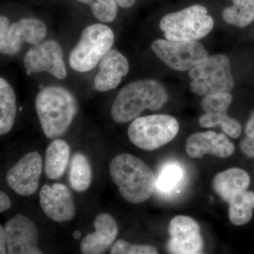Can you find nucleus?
I'll return each instance as SVG.
<instances>
[{
	"mask_svg": "<svg viewBox=\"0 0 254 254\" xmlns=\"http://www.w3.org/2000/svg\"><path fill=\"white\" fill-rule=\"evenodd\" d=\"M192 80L190 90L205 96L218 92H230L234 88L230 60L224 55L209 56L208 59L189 71Z\"/></svg>",
	"mask_w": 254,
	"mask_h": 254,
	"instance_id": "obj_7",
	"label": "nucleus"
},
{
	"mask_svg": "<svg viewBox=\"0 0 254 254\" xmlns=\"http://www.w3.org/2000/svg\"><path fill=\"white\" fill-rule=\"evenodd\" d=\"M23 64L28 73L46 71L60 80L64 79L67 74L63 50L54 40H47L30 48Z\"/></svg>",
	"mask_w": 254,
	"mask_h": 254,
	"instance_id": "obj_9",
	"label": "nucleus"
},
{
	"mask_svg": "<svg viewBox=\"0 0 254 254\" xmlns=\"http://www.w3.org/2000/svg\"><path fill=\"white\" fill-rule=\"evenodd\" d=\"M73 237H74L75 239H76V240H78V239H79L80 237H81V235L79 232L77 231L75 232L74 233H73Z\"/></svg>",
	"mask_w": 254,
	"mask_h": 254,
	"instance_id": "obj_35",
	"label": "nucleus"
},
{
	"mask_svg": "<svg viewBox=\"0 0 254 254\" xmlns=\"http://www.w3.org/2000/svg\"><path fill=\"white\" fill-rule=\"evenodd\" d=\"M115 43L113 30L103 23L87 26L68 57L69 66L78 72L91 71L111 50Z\"/></svg>",
	"mask_w": 254,
	"mask_h": 254,
	"instance_id": "obj_5",
	"label": "nucleus"
},
{
	"mask_svg": "<svg viewBox=\"0 0 254 254\" xmlns=\"http://www.w3.org/2000/svg\"><path fill=\"white\" fill-rule=\"evenodd\" d=\"M168 100V92L156 80L131 82L115 98L111 108L112 118L115 123H127L138 118L143 110H160Z\"/></svg>",
	"mask_w": 254,
	"mask_h": 254,
	"instance_id": "obj_1",
	"label": "nucleus"
},
{
	"mask_svg": "<svg viewBox=\"0 0 254 254\" xmlns=\"http://www.w3.org/2000/svg\"><path fill=\"white\" fill-rule=\"evenodd\" d=\"M229 203V218L235 225L248 223L253 216L254 193L245 190L235 195Z\"/></svg>",
	"mask_w": 254,
	"mask_h": 254,
	"instance_id": "obj_21",
	"label": "nucleus"
},
{
	"mask_svg": "<svg viewBox=\"0 0 254 254\" xmlns=\"http://www.w3.org/2000/svg\"><path fill=\"white\" fill-rule=\"evenodd\" d=\"M186 152L190 158H203L205 154L227 158L235 152V145L224 133L208 131L190 135L186 143Z\"/></svg>",
	"mask_w": 254,
	"mask_h": 254,
	"instance_id": "obj_15",
	"label": "nucleus"
},
{
	"mask_svg": "<svg viewBox=\"0 0 254 254\" xmlns=\"http://www.w3.org/2000/svg\"><path fill=\"white\" fill-rule=\"evenodd\" d=\"M7 253V242H6V234L4 228L0 226V254H5Z\"/></svg>",
	"mask_w": 254,
	"mask_h": 254,
	"instance_id": "obj_32",
	"label": "nucleus"
},
{
	"mask_svg": "<svg viewBox=\"0 0 254 254\" xmlns=\"http://www.w3.org/2000/svg\"><path fill=\"white\" fill-rule=\"evenodd\" d=\"M233 4L222 11V18L228 24L245 28L254 21V0H232Z\"/></svg>",
	"mask_w": 254,
	"mask_h": 254,
	"instance_id": "obj_23",
	"label": "nucleus"
},
{
	"mask_svg": "<svg viewBox=\"0 0 254 254\" xmlns=\"http://www.w3.org/2000/svg\"><path fill=\"white\" fill-rule=\"evenodd\" d=\"M214 27L213 17L203 5L193 4L164 16L160 28L165 38L173 41H196L204 38Z\"/></svg>",
	"mask_w": 254,
	"mask_h": 254,
	"instance_id": "obj_4",
	"label": "nucleus"
},
{
	"mask_svg": "<svg viewBox=\"0 0 254 254\" xmlns=\"http://www.w3.org/2000/svg\"><path fill=\"white\" fill-rule=\"evenodd\" d=\"M109 169L112 180L127 201L141 203L154 193V173L141 159L127 153L117 155L110 163Z\"/></svg>",
	"mask_w": 254,
	"mask_h": 254,
	"instance_id": "obj_2",
	"label": "nucleus"
},
{
	"mask_svg": "<svg viewBox=\"0 0 254 254\" xmlns=\"http://www.w3.org/2000/svg\"><path fill=\"white\" fill-rule=\"evenodd\" d=\"M95 231L87 235L81 242V252L84 254L105 253L116 240L118 224L112 215L100 213L94 220Z\"/></svg>",
	"mask_w": 254,
	"mask_h": 254,
	"instance_id": "obj_17",
	"label": "nucleus"
},
{
	"mask_svg": "<svg viewBox=\"0 0 254 254\" xmlns=\"http://www.w3.org/2000/svg\"><path fill=\"white\" fill-rule=\"evenodd\" d=\"M232 102L230 92H218L205 95L200 105L206 113H227Z\"/></svg>",
	"mask_w": 254,
	"mask_h": 254,
	"instance_id": "obj_26",
	"label": "nucleus"
},
{
	"mask_svg": "<svg viewBox=\"0 0 254 254\" xmlns=\"http://www.w3.org/2000/svg\"><path fill=\"white\" fill-rule=\"evenodd\" d=\"M92 168L86 155L76 153L71 160L69 170V182L71 188L77 192L85 191L91 186Z\"/></svg>",
	"mask_w": 254,
	"mask_h": 254,
	"instance_id": "obj_22",
	"label": "nucleus"
},
{
	"mask_svg": "<svg viewBox=\"0 0 254 254\" xmlns=\"http://www.w3.org/2000/svg\"><path fill=\"white\" fill-rule=\"evenodd\" d=\"M155 55L175 71H190L208 59L204 47L196 41H173L158 39L152 43Z\"/></svg>",
	"mask_w": 254,
	"mask_h": 254,
	"instance_id": "obj_8",
	"label": "nucleus"
},
{
	"mask_svg": "<svg viewBox=\"0 0 254 254\" xmlns=\"http://www.w3.org/2000/svg\"><path fill=\"white\" fill-rule=\"evenodd\" d=\"M168 251L173 254H202L203 241L198 222L190 217L178 215L172 219Z\"/></svg>",
	"mask_w": 254,
	"mask_h": 254,
	"instance_id": "obj_10",
	"label": "nucleus"
},
{
	"mask_svg": "<svg viewBox=\"0 0 254 254\" xmlns=\"http://www.w3.org/2000/svg\"><path fill=\"white\" fill-rule=\"evenodd\" d=\"M250 185L249 174L242 169L233 168L215 175L213 190L219 196L228 203L235 195L247 190Z\"/></svg>",
	"mask_w": 254,
	"mask_h": 254,
	"instance_id": "obj_18",
	"label": "nucleus"
},
{
	"mask_svg": "<svg viewBox=\"0 0 254 254\" xmlns=\"http://www.w3.org/2000/svg\"><path fill=\"white\" fill-rule=\"evenodd\" d=\"M242 151L250 158H254V138L245 137L240 142Z\"/></svg>",
	"mask_w": 254,
	"mask_h": 254,
	"instance_id": "obj_29",
	"label": "nucleus"
},
{
	"mask_svg": "<svg viewBox=\"0 0 254 254\" xmlns=\"http://www.w3.org/2000/svg\"><path fill=\"white\" fill-rule=\"evenodd\" d=\"M129 70L128 60L120 52L110 50L99 63V71L94 78L98 91L105 92L117 88Z\"/></svg>",
	"mask_w": 254,
	"mask_h": 254,
	"instance_id": "obj_16",
	"label": "nucleus"
},
{
	"mask_svg": "<svg viewBox=\"0 0 254 254\" xmlns=\"http://www.w3.org/2000/svg\"><path fill=\"white\" fill-rule=\"evenodd\" d=\"M70 156L69 146L63 140H54L47 148L45 172L50 180H58L64 173Z\"/></svg>",
	"mask_w": 254,
	"mask_h": 254,
	"instance_id": "obj_19",
	"label": "nucleus"
},
{
	"mask_svg": "<svg viewBox=\"0 0 254 254\" xmlns=\"http://www.w3.org/2000/svg\"><path fill=\"white\" fill-rule=\"evenodd\" d=\"M37 115L47 138L62 136L77 113V102L72 93L62 86L43 88L35 101Z\"/></svg>",
	"mask_w": 254,
	"mask_h": 254,
	"instance_id": "obj_3",
	"label": "nucleus"
},
{
	"mask_svg": "<svg viewBox=\"0 0 254 254\" xmlns=\"http://www.w3.org/2000/svg\"><path fill=\"white\" fill-rule=\"evenodd\" d=\"M9 254H42L38 249V232L34 222L17 214L4 227Z\"/></svg>",
	"mask_w": 254,
	"mask_h": 254,
	"instance_id": "obj_12",
	"label": "nucleus"
},
{
	"mask_svg": "<svg viewBox=\"0 0 254 254\" xmlns=\"http://www.w3.org/2000/svg\"><path fill=\"white\" fill-rule=\"evenodd\" d=\"M46 24L34 18H23L10 26L9 31L0 41V51L6 55L18 54L23 43L32 46L39 44L47 36Z\"/></svg>",
	"mask_w": 254,
	"mask_h": 254,
	"instance_id": "obj_13",
	"label": "nucleus"
},
{
	"mask_svg": "<svg viewBox=\"0 0 254 254\" xmlns=\"http://www.w3.org/2000/svg\"><path fill=\"white\" fill-rule=\"evenodd\" d=\"M10 25L9 20L7 17L1 15L0 16V41H2L9 31Z\"/></svg>",
	"mask_w": 254,
	"mask_h": 254,
	"instance_id": "obj_30",
	"label": "nucleus"
},
{
	"mask_svg": "<svg viewBox=\"0 0 254 254\" xmlns=\"http://www.w3.org/2000/svg\"><path fill=\"white\" fill-rule=\"evenodd\" d=\"M16 115V95L11 85L0 78V135L9 133Z\"/></svg>",
	"mask_w": 254,
	"mask_h": 254,
	"instance_id": "obj_20",
	"label": "nucleus"
},
{
	"mask_svg": "<svg viewBox=\"0 0 254 254\" xmlns=\"http://www.w3.org/2000/svg\"><path fill=\"white\" fill-rule=\"evenodd\" d=\"M245 132L247 136L254 138V112L246 125Z\"/></svg>",
	"mask_w": 254,
	"mask_h": 254,
	"instance_id": "obj_33",
	"label": "nucleus"
},
{
	"mask_svg": "<svg viewBox=\"0 0 254 254\" xmlns=\"http://www.w3.org/2000/svg\"><path fill=\"white\" fill-rule=\"evenodd\" d=\"M120 7L123 9H128L134 4L136 0H115Z\"/></svg>",
	"mask_w": 254,
	"mask_h": 254,
	"instance_id": "obj_34",
	"label": "nucleus"
},
{
	"mask_svg": "<svg viewBox=\"0 0 254 254\" xmlns=\"http://www.w3.org/2000/svg\"><path fill=\"white\" fill-rule=\"evenodd\" d=\"M89 5L93 16L103 23H111L118 16V5L115 0H77Z\"/></svg>",
	"mask_w": 254,
	"mask_h": 254,
	"instance_id": "obj_25",
	"label": "nucleus"
},
{
	"mask_svg": "<svg viewBox=\"0 0 254 254\" xmlns=\"http://www.w3.org/2000/svg\"><path fill=\"white\" fill-rule=\"evenodd\" d=\"M200 126L205 128L221 127L224 133L233 138H237L242 134V127L238 121L230 118L227 113H206L201 115L198 120Z\"/></svg>",
	"mask_w": 254,
	"mask_h": 254,
	"instance_id": "obj_24",
	"label": "nucleus"
},
{
	"mask_svg": "<svg viewBox=\"0 0 254 254\" xmlns=\"http://www.w3.org/2000/svg\"><path fill=\"white\" fill-rule=\"evenodd\" d=\"M40 205L47 216L53 221H69L76 215L72 194L63 184H54L51 187L44 185L40 192Z\"/></svg>",
	"mask_w": 254,
	"mask_h": 254,
	"instance_id": "obj_14",
	"label": "nucleus"
},
{
	"mask_svg": "<svg viewBox=\"0 0 254 254\" xmlns=\"http://www.w3.org/2000/svg\"><path fill=\"white\" fill-rule=\"evenodd\" d=\"M180 130L178 122L168 115H153L133 120L128 128L130 141L147 151L158 149L173 141Z\"/></svg>",
	"mask_w": 254,
	"mask_h": 254,
	"instance_id": "obj_6",
	"label": "nucleus"
},
{
	"mask_svg": "<svg viewBox=\"0 0 254 254\" xmlns=\"http://www.w3.org/2000/svg\"><path fill=\"white\" fill-rule=\"evenodd\" d=\"M112 254H156L158 251L153 246L131 245L125 241H117L112 247Z\"/></svg>",
	"mask_w": 254,
	"mask_h": 254,
	"instance_id": "obj_28",
	"label": "nucleus"
},
{
	"mask_svg": "<svg viewBox=\"0 0 254 254\" xmlns=\"http://www.w3.org/2000/svg\"><path fill=\"white\" fill-rule=\"evenodd\" d=\"M11 200L5 192L0 191V213L6 211L11 207Z\"/></svg>",
	"mask_w": 254,
	"mask_h": 254,
	"instance_id": "obj_31",
	"label": "nucleus"
},
{
	"mask_svg": "<svg viewBox=\"0 0 254 254\" xmlns=\"http://www.w3.org/2000/svg\"><path fill=\"white\" fill-rule=\"evenodd\" d=\"M184 176L182 168L176 164H169L164 167L156 181V187L163 191L172 190Z\"/></svg>",
	"mask_w": 254,
	"mask_h": 254,
	"instance_id": "obj_27",
	"label": "nucleus"
},
{
	"mask_svg": "<svg viewBox=\"0 0 254 254\" xmlns=\"http://www.w3.org/2000/svg\"><path fill=\"white\" fill-rule=\"evenodd\" d=\"M43 170V160L38 152H31L18 160L6 174V182L17 194H33L38 190Z\"/></svg>",
	"mask_w": 254,
	"mask_h": 254,
	"instance_id": "obj_11",
	"label": "nucleus"
}]
</instances>
